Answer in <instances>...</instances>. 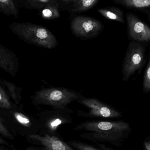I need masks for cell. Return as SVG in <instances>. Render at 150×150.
<instances>
[{"label":"cell","mask_w":150,"mask_h":150,"mask_svg":"<svg viewBox=\"0 0 150 150\" xmlns=\"http://www.w3.org/2000/svg\"><path fill=\"white\" fill-rule=\"evenodd\" d=\"M9 29L16 36L27 43L52 50L58 42L54 35L47 28L30 23L14 22Z\"/></svg>","instance_id":"cell-2"},{"label":"cell","mask_w":150,"mask_h":150,"mask_svg":"<svg viewBox=\"0 0 150 150\" xmlns=\"http://www.w3.org/2000/svg\"><path fill=\"white\" fill-rule=\"evenodd\" d=\"M0 12L8 16L17 18L19 12L18 4L13 0H0Z\"/></svg>","instance_id":"cell-13"},{"label":"cell","mask_w":150,"mask_h":150,"mask_svg":"<svg viewBox=\"0 0 150 150\" xmlns=\"http://www.w3.org/2000/svg\"><path fill=\"white\" fill-rule=\"evenodd\" d=\"M147 43L131 41L128 45L122 66V80L126 81L136 72L140 73L146 62Z\"/></svg>","instance_id":"cell-4"},{"label":"cell","mask_w":150,"mask_h":150,"mask_svg":"<svg viewBox=\"0 0 150 150\" xmlns=\"http://www.w3.org/2000/svg\"><path fill=\"white\" fill-rule=\"evenodd\" d=\"M72 33L82 39H90L99 35L104 28L100 21L93 17L78 15L71 22Z\"/></svg>","instance_id":"cell-5"},{"label":"cell","mask_w":150,"mask_h":150,"mask_svg":"<svg viewBox=\"0 0 150 150\" xmlns=\"http://www.w3.org/2000/svg\"><path fill=\"white\" fill-rule=\"evenodd\" d=\"M99 0H61L59 1V8L64 7L70 13L75 14L84 13L98 4Z\"/></svg>","instance_id":"cell-9"},{"label":"cell","mask_w":150,"mask_h":150,"mask_svg":"<svg viewBox=\"0 0 150 150\" xmlns=\"http://www.w3.org/2000/svg\"><path fill=\"white\" fill-rule=\"evenodd\" d=\"M0 144H6L8 145V143L6 142V141H5V140H3L1 138H0Z\"/></svg>","instance_id":"cell-23"},{"label":"cell","mask_w":150,"mask_h":150,"mask_svg":"<svg viewBox=\"0 0 150 150\" xmlns=\"http://www.w3.org/2000/svg\"><path fill=\"white\" fill-rule=\"evenodd\" d=\"M100 147H101L102 148V149H103L104 150H111V149L108 148V147L105 146L103 145H100Z\"/></svg>","instance_id":"cell-24"},{"label":"cell","mask_w":150,"mask_h":150,"mask_svg":"<svg viewBox=\"0 0 150 150\" xmlns=\"http://www.w3.org/2000/svg\"><path fill=\"white\" fill-rule=\"evenodd\" d=\"M0 107L9 109L12 107L11 102L4 88L0 86Z\"/></svg>","instance_id":"cell-18"},{"label":"cell","mask_w":150,"mask_h":150,"mask_svg":"<svg viewBox=\"0 0 150 150\" xmlns=\"http://www.w3.org/2000/svg\"><path fill=\"white\" fill-rule=\"evenodd\" d=\"M126 18L129 40L149 43L150 41V28L147 24L131 13H127Z\"/></svg>","instance_id":"cell-7"},{"label":"cell","mask_w":150,"mask_h":150,"mask_svg":"<svg viewBox=\"0 0 150 150\" xmlns=\"http://www.w3.org/2000/svg\"><path fill=\"white\" fill-rule=\"evenodd\" d=\"M86 131L80 137L94 142H108L118 146L129 136V125L122 120L116 121H93L84 122L73 129Z\"/></svg>","instance_id":"cell-1"},{"label":"cell","mask_w":150,"mask_h":150,"mask_svg":"<svg viewBox=\"0 0 150 150\" xmlns=\"http://www.w3.org/2000/svg\"><path fill=\"white\" fill-rule=\"evenodd\" d=\"M0 150H3V149H1V148H0Z\"/></svg>","instance_id":"cell-25"},{"label":"cell","mask_w":150,"mask_h":150,"mask_svg":"<svg viewBox=\"0 0 150 150\" xmlns=\"http://www.w3.org/2000/svg\"><path fill=\"white\" fill-rule=\"evenodd\" d=\"M78 102L89 110L87 113L82 112V114H80V115L89 117L108 118H118L122 116V114L118 110L96 98L83 97Z\"/></svg>","instance_id":"cell-6"},{"label":"cell","mask_w":150,"mask_h":150,"mask_svg":"<svg viewBox=\"0 0 150 150\" xmlns=\"http://www.w3.org/2000/svg\"><path fill=\"white\" fill-rule=\"evenodd\" d=\"M58 1V0H24L21 2L26 8L42 10L46 7L57 4Z\"/></svg>","instance_id":"cell-14"},{"label":"cell","mask_w":150,"mask_h":150,"mask_svg":"<svg viewBox=\"0 0 150 150\" xmlns=\"http://www.w3.org/2000/svg\"><path fill=\"white\" fill-rule=\"evenodd\" d=\"M143 91L144 93H148L150 91V60L148 58V62L146 67L143 80Z\"/></svg>","instance_id":"cell-17"},{"label":"cell","mask_w":150,"mask_h":150,"mask_svg":"<svg viewBox=\"0 0 150 150\" xmlns=\"http://www.w3.org/2000/svg\"><path fill=\"white\" fill-rule=\"evenodd\" d=\"M83 97L79 93L65 88L50 87L36 92L33 99L35 103L52 106L69 114L73 111L68 108V104Z\"/></svg>","instance_id":"cell-3"},{"label":"cell","mask_w":150,"mask_h":150,"mask_svg":"<svg viewBox=\"0 0 150 150\" xmlns=\"http://www.w3.org/2000/svg\"><path fill=\"white\" fill-rule=\"evenodd\" d=\"M3 82L5 86L8 88L12 98L16 103H19V100L21 99V88H18L13 83L7 81L6 80H3Z\"/></svg>","instance_id":"cell-16"},{"label":"cell","mask_w":150,"mask_h":150,"mask_svg":"<svg viewBox=\"0 0 150 150\" xmlns=\"http://www.w3.org/2000/svg\"><path fill=\"white\" fill-rule=\"evenodd\" d=\"M113 2L125 8L144 12L150 15V0H114Z\"/></svg>","instance_id":"cell-11"},{"label":"cell","mask_w":150,"mask_h":150,"mask_svg":"<svg viewBox=\"0 0 150 150\" xmlns=\"http://www.w3.org/2000/svg\"><path fill=\"white\" fill-rule=\"evenodd\" d=\"M31 139L39 141L45 150H76L55 136L45 134L44 136L31 135Z\"/></svg>","instance_id":"cell-10"},{"label":"cell","mask_w":150,"mask_h":150,"mask_svg":"<svg viewBox=\"0 0 150 150\" xmlns=\"http://www.w3.org/2000/svg\"><path fill=\"white\" fill-rule=\"evenodd\" d=\"M98 12L104 18L111 21H116L125 24L122 10L116 7H107L99 8Z\"/></svg>","instance_id":"cell-12"},{"label":"cell","mask_w":150,"mask_h":150,"mask_svg":"<svg viewBox=\"0 0 150 150\" xmlns=\"http://www.w3.org/2000/svg\"><path fill=\"white\" fill-rule=\"evenodd\" d=\"M0 133L7 137L11 138L12 135L8 130L7 128L0 121Z\"/></svg>","instance_id":"cell-21"},{"label":"cell","mask_w":150,"mask_h":150,"mask_svg":"<svg viewBox=\"0 0 150 150\" xmlns=\"http://www.w3.org/2000/svg\"><path fill=\"white\" fill-rule=\"evenodd\" d=\"M19 67V59L15 53L0 43V68L15 77Z\"/></svg>","instance_id":"cell-8"},{"label":"cell","mask_w":150,"mask_h":150,"mask_svg":"<svg viewBox=\"0 0 150 150\" xmlns=\"http://www.w3.org/2000/svg\"><path fill=\"white\" fill-rule=\"evenodd\" d=\"M41 15L42 18L46 20H55L60 17L58 1L55 5L46 7L42 9Z\"/></svg>","instance_id":"cell-15"},{"label":"cell","mask_w":150,"mask_h":150,"mask_svg":"<svg viewBox=\"0 0 150 150\" xmlns=\"http://www.w3.org/2000/svg\"><path fill=\"white\" fill-rule=\"evenodd\" d=\"M145 148L146 150H150V142L149 141H146L144 142Z\"/></svg>","instance_id":"cell-22"},{"label":"cell","mask_w":150,"mask_h":150,"mask_svg":"<svg viewBox=\"0 0 150 150\" xmlns=\"http://www.w3.org/2000/svg\"><path fill=\"white\" fill-rule=\"evenodd\" d=\"M69 144L72 147L78 150H100L91 146L83 144L81 142L76 141H72Z\"/></svg>","instance_id":"cell-20"},{"label":"cell","mask_w":150,"mask_h":150,"mask_svg":"<svg viewBox=\"0 0 150 150\" xmlns=\"http://www.w3.org/2000/svg\"><path fill=\"white\" fill-rule=\"evenodd\" d=\"M0 81H1V79H0Z\"/></svg>","instance_id":"cell-26"},{"label":"cell","mask_w":150,"mask_h":150,"mask_svg":"<svg viewBox=\"0 0 150 150\" xmlns=\"http://www.w3.org/2000/svg\"><path fill=\"white\" fill-rule=\"evenodd\" d=\"M14 116L16 121L22 125L27 127H30L31 125V121L27 116L20 112H15Z\"/></svg>","instance_id":"cell-19"}]
</instances>
